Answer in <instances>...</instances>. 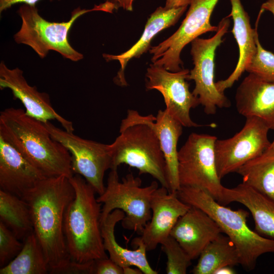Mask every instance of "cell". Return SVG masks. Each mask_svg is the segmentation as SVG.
I'll list each match as a JSON object with an SVG mask.
<instances>
[{
  "instance_id": "6da1fadb",
  "label": "cell",
  "mask_w": 274,
  "mask_h": 274,
  "mask_svg": "<svg viewBox=\"0 0 274 274\" xmlns=\"http://www.w3.org/2000/svg\"><path fill=\"white\" fill-rule=\"evenodd\" d=\"M74 196L70 178L61 176L44 179L22 198L29 208L33 232L51 273H66L72 262L63 221L65 211Z\"/></svg>"
},
{
  "instance_id": "7a4b0ae2",
  "label": "cell",
  "mask_w": 274,
  "mask_h": 274,
  "mask_svg": "<svg viewBox=\"0 0 274 274\" xmlns=\"http://www.w3.org/2000/svg\"><path fill=\"white\" fill-rule=\"evenodd\" d=\"M0 135L46 177L70 178L74 175L69 151L51 137L44 123L23 109L8 108L1 112Z\"/></svg>"
},
{
  "instance_id": "3957f363",
  "label": "cell",
  "mask_w": 274,
  "mask_h": 274,
  "mask_svg": "<svg viewBox=\"0 0 274 274\" xmlns=\"http://www.w3.org/2000/svg\"><path fill=\"white\" fill-rule=\"evenodd\" d=\"M70 181L75 196L65 213L63 231L72 261L86 264L108 257L104 248L100 227L101 203L93 188L81 175Z\"/></svg>"
},
{
  "instance_id": "277c9868",
  "label": "cell",
  "mask_w": 274,
  "mask_h": 274,
  "mask_svg": "<svg viewBox=\"0 0 274 274\" xmlns=\"http://www.w3.org/2000/svg\"><path fill=\"white\" fill-rule=\"evenodd\" d=\"M177 194L182 201L202 210L218 224L234 245L240 264L245 269H254L262 255L274 253V239L261 236L247 225V211L232 210L219 203L204 190L196 187L181 186Z\"/></svg>"
},
{
  "instance_id": "5b68a950",
  "label": "cell",
  "mask_w": 274,
  "mask_h": 274,
  "mask_svg": "<svg viewBox=\"0 0 274 274\" xmlns=\"http://www.w3.org/2000/svg\"><path fill=\"white\" fill-rule=\"evenodd\" d=\"M114 9L115 5L109 1L91 9H82L79 7L73 11L68 21L57 22L49 21L42 17L36 6L23 4L17 11L21 25L14 35V40L17 44L30 47L42 59L46 57L50 51H54L64 58L78 61L83 58V54L75 50L68 41V33L74 22L89 12L112 13Z\"/></svg>"
},
{
  "instance_id": "8992f818",
  "label": "cell",
  "mask_w": 274,
  "mask_h": 274,
  "mask_svg": "<svg viewBox=\"0 0 274 274\" xmlns=\"http://www.w3.org/2000/svg\"><path fill=\"white\" fill-rule=\"evenodd\" d=\"M142 180L132 174H127L120 182L117 169H111L104 192L97 200L101 204L100 223L116 209L122 211L125 217L122 227L141 235L151 220V201L153 194L158 188L156 181L148 186L142 187Z\"/></svg>"
},
{
  "instance_id": "52a82bcc",
  "label": "cell",
  "mask_w": 274,
  "mask_h": 274,
  "mask_svg": "<svg viewBox=\"0 0 274 274\" xmlns=\"http://www.w3.org/2000/svg\"><path fill=\"white\" fill-rule=\"evenodd\" d=\"M120 135L110 144L111 169L125 163L139 175L149 174L168 190L166 162L155 131L149 125L136 123L120 129Z\"/></svg>"
},
{
  "instance_id": "ba28073f",
  "label": "cell",
  "mask_w": 274,
  "mask_h": 274,
  "mask_svg": "<svg viewBox=\"0 0 274 274\" xmlns=\"http://www.w3.org/2000/svg\"><path fill=\"white\" fill-rule=\"evenodd\" d=\"M217 138L192 133L178 151V175L180 186L200 188L220 201L224 186L216 168L215 143Z\"/></svg>"
},
{
  "instance_id": "9c48e42d",
  "label": "cell",
  "mask_w": 274,
  "mask_h": 274,
  "mask_svg": "<svg viewBox=\"0 0 274 274\" xmlns=\"http://www.w3.org/2000/svg\"><path fill=\"white\" fill-rule=\"evenodd\" d=\"M230 22L229 16L222 18L213 37L197 38L191 42L190 53L194 66L190 71L188 80L194 81L192 93L198 97L207 115L215 114L217 108H228L231 106L229 99L216 88L214 81L216 51L224 42L223 37L228 32Z\"/></svg>"
},
{
  "instance_id": "30bf717a",
  "label": "cell",
  "mask_w": 274,
  "mask_h": 274,
  "mask_svg": "<svg viewBox=\"0 0 274 274\" xmlns=\"http://www.w3.org/2000/svg\"><path fill=\"white\" fill-rule=\"evenodd\" d=\"M219 0H190L189 8L177 30L157 46L151 47L153 63L170 72L183 66L180 55L183 48L201 35L216 32L218 26L210 22L212 14Z\"/></svg>"
},
{
  "instance_id": "8fae6325",
  "label": "cell",
  "mask_w": 274,
  "mask_h": 274,
  "mask_svg": "<svg viewBox=\"0 0 274 274\" xmlns=\"http://www.w3.org/2000/svg\"><path fill=\"white\" fill-rule=\"evenodd\" d=\"M44 124L51 137L70 152L74 174L82 176L96 193L102 194L106 189L105 172L112 167L110 144L83 139L55 126L50 121Z\"/></svg>"
},
{
  "instance_id": "7c38bea8",
  "label": "cell",
  "mask_w": 274,
  "mask_h": 274,
  "mask_svg": "<svg viewBox=\"0 0 274 274\" xmlns=\"http://www.w3.org/2000/svg\"><path fill=\"white\" fill-rule=\"evenodd\" d=\"M242 129L233 136L216 140L214 150L217 171L220 179L236 172L245 163L258 157L271 144L268 138L269 129L256 117L246 118Z\"/></svg>"
},
{
  "instance_id": "4fadbf2b",
  "label": "cell",
  "mask_w": 274,
  "mask_h": 274,
  "mask_svg": "<svg viewBox=\"0 0 274 274\" xmlns=\"http://www.w3.org/2000/svg\"><path fill=\"white\" fill-rule=\"evenodd\" d=\"M190 71L182 69L170 72L163 66L151 64L147 68L146 87L155 89L162 95L166 111L184 127H199L191 118L190 112L200 105L197 97L189 90L188 80Z\"/></svg>"
},
{
  "instance_id": "5bb4252c",
  "label": "cell",
  "mask_w": 274,
  "mask_h": 274,
  "mask_svg": "<svg viewBox=\"0 0 274 274\" xmlns=\"http://www.w3.org/2000/svg\"><path fill=\"white\" fill-rule=\"evenodd\" d=\"M136 123L150 126L156 133L166 162L168 192H177L180 188L178 175L177 144L182 134L183 125L165 109L159 110L156 117L141 115L136 111L128 110L120 124V129Z\"/></svg>"
},
{
  "instance_id": "9a60e30c",
  "label": "cell",
  "mask_w": 274,
  "mask_h": 274,
  "mask_svg": "<svg viewBox=\"0 0 274 274\" xmlns=\"http://www.w3.org/2000/svg\"><path fill=\"white\" fill-rule=\"evenodd\" d=\"M0 88L11 90L14 99H19L25 109L26 114L43 123L56 120L63 129L73 132L71 121L59 115L52 107L49 95L39 91L30 85L24 77L23 72L18 67L10 68L6 63H0Z\"/></svg>"
},
{
  "instance_id": "2e32d148",
  "label": "cell",
  "mask_w": 274,
  "mask_h": 274,
  "mask_svg": "<svg viewBox=\"0 0 274 274\" xmlns=\"http://www.w3.org/2000/svg\"><path fill=\"white\" fill-rule=\"evenodd\" d=\"M190 208L179 198L177 192H168L163 186L158 188L151 199V219L140 236L147 251L155 249L168 237L178 220Z\"/></svg>"
},
{
  "instance_id": "e0dca14e",
  "label": "cell",
  "mask_w": 274,
  "mask_h": 274,
  "mask_svg": "<svg viewBox=\"0 0 274 274\" xmlns=\"http://www.w3.org/2000/svg\"><path fill=\"white\" fill-rule=\"evenodd\" d=\"M46 177L18 150L0 135V188L19 197Z\"/></svg>"
},
{
  "instance_id": "ac0fdd59",
  "label": "cell",
  "mask_w": 274,
  "mask_h": 274,
  "mask_svg": "<svg viewBox=\"0 0 274 274\" xmlns=\"http://www.w3.org/2000/svg\"><path fill=\"white\" fill-rule=\"evenodd\" d=\"M222 233L219 226L209 215L191 206L178 220L169 235L192 260L198 258L203 249Z\"/></svg>"
},
{
  "instance_id": "d6986e66",
  "label": "cell",
  "mask_w": 274,
  "mask_h": 274,
  "mask_svg": "<svg viewBox=\"0 0 274 274\" xmlns=\"http://www.w3.org/2000/svg\"><path fill=\"white\" fill-rule=\"evenodd\" d=\"M235 100L239 114L258 117L274 130V81L250 73L237 87Z\"/></svg>"
},
{
  "instance_id": "ffe728a7",
  "label": "cell",
  "mask_w": 274,
  "mask_h": 274,
  "mask_svg": "<svg viewBox=\"0 0 274 274\" xmlns=\"http://www.w3.org/2000/svg\"><path fill=\"white\" fill-rule=\"evenodd\" d=\"M230 2L231 10L228 16L233 20L231 32L238 45L239 56L234 71L228 78L215 83L216 88L223 93L238 81L255 56L257 49V27L255 29L252 28L250 17L241 0H230Z\"/></svg>"
},
{
  "instance_id": "44dd1931",
  "label": "cell",
  "mask_w": 274,
  "mask_h": 274,
  "mask_svg": "<svg viewBox=\"0 0 274 274\" xmlns=\"http://www.w3.org/2000/svg\"><path fill=\"white\" fill-rule=\"evenodd\" d=\"M187 6L167 9L158 7L150 16L146 24L142 36L138 42L126 52L119 55L104 54L107 61L118 60L120 69L114 81L118 85L126 86L124 71L129 61L133 58H139L149 50L151 42L154 37L163 29L174 25L187 9Z\"/></svg>"
},
{
  "instance_id": "7402d4cb",
  "label": "cell",
  "mask_w": 274,
  "mask_h": 274,
  "mask_svg": "<svg viewBox=\"0 0 274 274\" xmlns=\"http://www.w3.org/2000/svg\"><path fill=\"white\" fill-rule=\"evenodd\" d=\"M232 202L240 203L248 209L257 233L274 239V199L242 182L233 188H223L219 203L225 205Z\"/></svg>"
},
{
  "instance_id": "603a6c76",
  "label": "cell",
  "mask_w": 274,
  "mask_h": 274,
  "mask_svg": "<svg viewBox=\"0 0 274 274\" xmlns=\"http://www.w3.org/2000/svg\"><path fill=\"white\" fill-rule=\"evenodd\" d=\"M125 217L124 213L116 209L101 222L100 227L104 248L109 253L110 258L121 267L134 266L144 274H157L150 265L146 257L147 249L140 236L135 238L132 244L135 250H129L121 246L116 241L114 229L116 224Z\"/></svg>"
},
{
  "instance_id": "cb8c5ba5",
  "label": "cell",
  "mask_w": 274,
  "mask_h": 274,
  "mask_svg": "<svg viewBox=\"0 0 274 274\" xmlns=\"http://www.w3.org/2000/svg\"><path fill=\"white\" fill-rule=\"evenodd\" d=\"M237 264H240V258L234 245L227 235L221 234L201 252L191 272L214 274L222 267Z\"/></svg>"
},
{
  "instance_id": "d4e9b609",
  "label": "cell",
  "mask_w": 274,
  "mask_h": 274,
  "mask_svg": "<svg viewBox=\"0 0 274 274\" xmlns=\"http://www.w3.org/2000/svg\"><path fill=\"white\" fill-rule=\"evenodd\" d=\"M243 182L274 199V149L248 161L236 171Z\"/></svg>"
},
{
  "instance_id": "484cf974",
  "label": "cell",
  "mask_w": 274,
  "mask_h": 274,
  "mask_svg": "<svg viewBox=\"0 0 274 274\" xmlns=\"http://www.w3.org/2000/svg\"><path fill=\"white\" fill-rule=\"evenodd\" d=\"M0 221L19 239L33 232L29 208L21 198L0 189Z\"/></svg>"
},
{
  "instance_id": "4316f807",
  "label": "cell",
  "mask_w": 274,
  "mask_h": 274,
  "mask_svg": "<svg viewBox=\"0 0 274 274\" xmlns=\"http://www.w3.org/2000/svg\"><path fill=\"white\" fill-rule=\"evenodd\" d=\"M49 266L33 232L23 241L22 248L14 259L0 269V274H45Z\"/></svg>"
},
{
  "instance_id": "83f0119b",
  "label": "cell",
  "mask_w": 274,
  "mask_h": 274,
  "mask_svg": "<svg viewBox=\"0 0 274 274\" xmlns=\"http://www.w3.org/2000/svg\"><path fill=\"white\" fill-rule=\"evenodd\" d=\"M161 245L167 257L166 273L186 274L192 260L178 242L169 235Z\"/></svg>"
},
{
  "instance_id": "f1b7e54d",
  "label": "cell",
  "mask_w": 274,
  "mask_h": 274,
  "mask_svg": "<svg viewBox=\"0 0 274 274\" xmlns=\"http://www.w3.org/2000/svg\"><path fill=\"white\" fill-rule=\"evenodd\" d=\"M256 44L257 52L246 71L267 80L274 81V54L263 48L258 36L256 39Z\"/></svg>"
},
{
  "instance_id": "f546056e",
  "label": "cell",
  "mask_w": 274,
  "mask_h": 274,
  "mask_svg": "<svg viewBox=\"0 0 274 274\" xmlns=\"http://www.w3.org/2000/svg\"><path fill=\"white\" fill-rule=\"evenodd\" d=\"M23 243L1 221H0V265L8 264L20 251Z\"/></svg>"
},
{
  "instance_id": "4dcf8cb0",
  "label": "cell",
  "mask_w": 274,
  "mask_h": 274,
  "mask_svg": "<svg viewBox=\"0 0 274 274\" xmlns=\"http://www.w3.org/2000/svg\"><path fill=\"white\" fill-rule=\"evenodd\" d=\"M90 274H123V270L122 267L107 257L94 260Z\"/></svg>"
},
{
  "instance_id": "1f68e13d",
  "label": "cell",
  "mask_w": 274,
  "mask_h": 274,
  "mask_svg": "<svg viewBox=\"0 0 274 274\" xmlns=\"http://www.w3.org/2000/svg\"><path fill=\"white\" fill-rule=\"evenodd\" d=\"M40 0H0V12L7 10L13 5L22 3L30 6H36V4ZM51 1L54 0H50ZM60 1V0H58Z\"/></svg>"
},
{
  "instance_id": "d6a6232c",
  "label": "cell",
  "mask_w": 274,
  "mask_h": 274,
  "mask_svg": "<svg viewBox=\"0 0 274 274\" xmlns=\"http://www.w3.org/2000/svg\"><path fill=\"white\" fill-rule=\"evenodd\" d=\"M134 0H111L116 6V9L122 8L124 10L131 11L133 10V2Z\"/></svg>"
},
{
  "instance_id": "836d02e7",
  "label": "cell",
  "mask_w": 274,
  "mask_h": 274,
  "mask_svg": "<svg viewBox=\"0 0 274 274\" xmlns=\"http://www.w3.org/2000/svg\"><path fill=\"white\" fill-rule=\"evenodd\" d=\"M190 0H166L165 7L167 9L188 6Z\"/></svg>"
},
{
  "instance_id": "e575fe53",
  "label": "cell",
  "mask_w": 274,
  "mask_h": 274,
  "mask_svg": "<svg viewBox=\"0 0 274 274\" xmlns=\"http://www.w3.org/2000/svg\"><path fill=\"white\" fill-rule=\"evenodd\" d=\"M261 10L271 13L274 18V0H267L261 6Z\"/></svg>"
},
{
  "instance_id": "d590c367",
  "label": "cell",
  "mask_w": 274,
  "mask_h": 274,
  "mask_svg": "<svg viewBox=\"0 0 274 274\" xmlns=\"http://www.w3.org/2000/svg\"><path fill=\"white\" fill-rule=\"evenodd\" d=\"M235 271L232 268L231 266H225L217 269L214 274H233Z\"/></svg>"
},
{
  "instance_id": "8d00e7d4",
  "label": "cell",
  "mask_w": 274,
  "mask_h": 274,
  "mask_svg": "<svg viewBox=\"0 0 274 274\" xmlns=\"http://www.w3.org/2000/svg\"><path fill=\"white\" fill-rule=\"evenodd\" d=\"M131 266H126L123 268V274H141L142 271L138 268H132Z\"/></svg>"
},
{
  "instance_id": "74e56055",
  "label": "cell",
  "mask_w": 274,
  "mask_h": 274,
  "mask_svg": "<svg viewBox=\"0 0 274 274\" xmlns=\"http://www.w3.org/2000/svg\"><path fill=\"white\" fill-rule=\"evenodd\" d=\"M269 149H274V140L272 142H271V144Z\"/></svg>"
}]
</instances>
